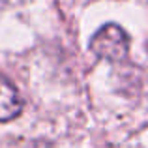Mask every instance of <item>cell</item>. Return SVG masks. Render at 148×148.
Instances as JSON below:
<instances>
[{
	"label": "cell",
	"mask_w": 148,
	"mask_h": 148,
	"mask_svg": "<svg viewBox=\"0 0 148 148\" xmlns=\"http://www.w3.org/2000/svg\"><path fill=\"white\" fill-rule=\"evenodd\" d=\"M90 51L99 58L120 62L130 53V36L122 26L109 23L103 25L90 40Z\"/></svg>",
	"instance_id": "obj_1"
},
{
	"label": "cell",
	"mask_w": 148,
	"mask_h": 148,
	"mask_svg": "<svg viewBox=\"0 0 148 148\" xmlns=\"http://www.w3.org/2000/svg\"><path fill=\"white\" fill-rule=\"evenodd\" d=\"M23 111V99L11 81L0 77V122L17 118Z\"/></svg>",
	"instance_id": "obj_2"
}]
</instances>
